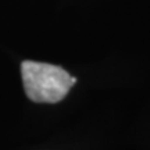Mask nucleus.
Returning a JSON list of instances; mask_svg holds the SVG:
<instances>
[{
  "label": "nucleus",
  "mask_w": 150,
  "mask_h": 150,
  "mask_svg": "<svg viewBox=\"0 0 150 150\" xmlns=\"http://www.w3.org/2000/svg\"><path fill=\"white\" fill-rule=\"evenodd\" d=\"M21 76L27 96L36 103H57L63 100L76 82V78L59 65L29 60L22 61Z\"/></svg>",
  "instance_id": "f257e3e1"
}]
</instances>
